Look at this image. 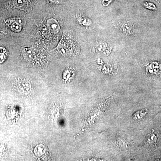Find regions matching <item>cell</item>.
I'll return each mask as SVG.
<instances>
[{"label": "cell", "instance_id": "cell-1", "mask_svg": "<svg viewBox=\"0 0 161 161\" xmlns=\"http://www.w3.org/2000/svg\"><path fill=\"white\" fill-rule=\"evenodd\" d=\"M9 28L14 32H19L22 30V20L20 19H10L6 21Z\"/></svg>", "mask_w": 161, "mask_h": 161}, {"label": "cell", "instance_id": "cell-2", "mask_svg": "<svg viewBox=\"0 0 161 161\" xmlns=\"http://www.w3.org/2000/svg\"><path fill=\"white\" fill-rule=\"evenodd\" d=\"M47 26L48 29L53 33L57 34L60 30V26L59 23L55 19H49L47 22Z\"/></svg>", "mask_w": 161, "mask_h": 161}, {"label": "cell", "instance_id": "cell-3", "mask_svg": "<svg viewBox=\"0 0 161 161\" xmlns=\"http://www.w3.org/2000/svg\"><path fill=\"white\" fill-rule=\"evenodd\" d=\"M12 4L13 6L15 8L23 9L25 8L26 3L25 0H13Z\"/></svg>", "mask_w": 161, "mask_h": 161}, {"label": "cell", "instance_id": "cell-4", "mask_svg": "<svg viewBox=\"0 0 161 161\" xmlns=\"http://www.w3.org/2000/svg\"><path fill=\"white\" fill-rule=\"evenodd\" d=\"M46 151V147L43 145H39L35 149V153L38 156L43 155Z\"/></svg>", "mask_w": 161, "mask_h": 161}, {"label": "cell", "instance_id": "cell-5", "mask_svg": "<svg viewBox=\"0 0 161 161\" xmlns=\"http://www.w3.org/2000/svg\"><path fill=\"white\" fill-rule=\"evenodd\" d=\"M7 51L5 47H0V64H3L7 59Z\"/></svg>", "mask_w": 161, "mask_h": 161}, {"label": "cell", "instance_id": "cell-6", "mask_svg": "<svg viewBox=\"0 0 161 161\" xmlns=\"http://www.w3.org/2000/svg\"><path fill=\"white\" fill-rule=\"evenodd\" d=\"M50 3H60L61 2V0H49Z\"/></svg>", "mask_w": 161, "mask_h": 161}, {"label": "cell", "instance_id": "cell-7", "mask_svg": "<svg viewBox=\"0 0 161 161\" xmlns=\"http://www.w3.org/2000/svg\"><path fill=\"white\" fill-rule=\"evenodd\" d=\"M4 35L3 34L1 33H0V39H3V37H4Z\"/></svg>", "mask_w": 161, "mask_h": 161}]
</instances>
